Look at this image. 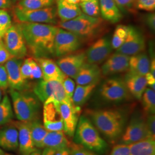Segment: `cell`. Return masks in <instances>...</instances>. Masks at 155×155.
<instances>
[{
    "label": "cell",
    "instance_id": "40",
    "mask_svg": "<svg viewBox=\"0 0 155 155\" xmlns=\"http://www.w3.org/2000/svg\"><path fill=\"white\" fill-rule=\"evenodd\" d=\"M121 12H132L135 8V0H114Z\"/></svg>",
    "mask_w": 155,
    "mask_h": 155
},
{
    "label": "cell",
    "instance_id": "25",
    "mask_svg": "<svg viewBox=\"0 0 155 155\" xmlns=\"http://www.w3.org/2000/svg\"><path fill=\"white\" fill-rule=\"evenodd\" d=\"M150 61L147 55L143 52L130 56L129 71L132 74L145 76L150 71Z\"/></svg>",
    "mask_w": 155,
    "mask_h": 155
},
{
    "label": "cell",
    "instance_id": "27",
    "mask_svg": "<svg viewBox=\"0 0 155 155\" xmlns=\"http://www.w3.org/2000/svg\"><path fill=\"white\" fill-rule=\"evenodd\" d=\"M70 143L63 131H50L45 136L43 142V148L60 150L69 147Z\"/></svg>",
    "mask_w": 155,
    "mask_h": 155
},
{
    "label": "cell",
    "instance_id": "35",
    "mask_svg": "<svg viewBox=\"0 0 155 155\" xmlns=\"http://www.w3.org/2000/svg\"><path fill=\"white\" fill-rule=\"evenodd\" d=\"M127 33V26L124 25H118L113 33L111 44L113 49L117 50L125 41Z\"/></svg>",
    "mask_w": 155,
    "mask_h": 155
},
{
    "label": "cell",
    "instance_id": "52",
    "mask_svg": "<svg viewBox=\"0 0 155 155\" xmlns=\"http://www.w3.org/2000/svg\"><path fill=\"white\" fill-rule=\"evenodd\" d=\"M30 155H41V153L40 151H38L37 150L35 152H32Z\"/></svg>",
    "mask_w": 155,
    "mask_h": 155
},
{
    "label": "cell",
    "instance_id": "41",
    "mask_svg": "<svg viewBox=\"0 0 155 155\" xmlns=\"http://www.w3.org/2000/svg\"><path fill=\"white\" fill-rule=\"evenodd\" d=\"M110 155H130L129 145L123 143L117 145L113 148Z\"/></svg>",
    "mask_w": 155,
    "mask_h": 155
},
{
    "label": "cell",
    "instance_id": "31",
    "mask_svg": "<svg viewBox=\"0 0 155 155\" xmlns=\"http://www.w3.org/2000/svg\"><path fill=\"white\" fill-rule=\"evenodd\" d=\"M56 0H20L16 6L17 8L27 10H35L50 7Z\"/></svg>",
    "mask_w": 155,
    "mask_h": 155
},
{
    "label": "cell",
    "instance_id": "49",
    "mask_svg": "<svg viewBox=\"0 0 155 155\" xmlns=\"http://www.w3.org/2000/svg\"><path fill=\"white\" fill-rule=\"evenodd\" d=\"M54 155H70V149L67 147L56 150Z\"/></svg>",
    "mask_w": 155,
    "mask_h": 155
},
{
    "label": "cell",
    "instance_id": "57",
    "mask_svg": "<svg viewBox=\"0 0 155 155\" xmlns=\"http://www.w3.org/2000/svg\"></svg>",
    "mask_w": 155,
    "mask_h": 155
},
{
    "label": "cell",
    "instance_id": "46",
    "mask_svg": "<svg viewBox=\"0 0 155 155\" xmlns=\"http://www.w3.org/2000/svg\"><path fill=\"white\" fill-rule=\"evenodd\" d=\"M146 23L147 26L152 30L155 31V13H149L146 17Z\"/></svg>",
    "mask_w": 155,
    "mask_h": 155
},
{
    "label": "cell",
    "instance_id": "38",
    "mask_svg": "<svg viewBox=\"0 0 155 155\" xmlns=\"http://www.w3.org/2000/svg\"><path fill=\"white\" fill-rule=\"evenodd\" d=\"M64 92L66 94L67 97L72 100V95L75 89V83L72 79V78L68 77L66 75L63 78L62 82Z\"/></svg>",
    "mask_w": 155,
    "mask_h": 155
},
{
    "label": "cell",
    "instance_id": "48",
    "mask_svg": "<svg viewBox=\"0 0 155 155\" xmlns=\"http://www.w3.org/2000/svg\"><path fill=\"white\" fill-rule=\"evenodd\" d=\"M11 6V0H0V9H9Z\"/></svg>",
    "mask_w": 155,
    "mask_h": 155
},
{
    "label": "cell",
    "instance_id": "56",
    "mask_svg": "<svg viewBox=\"0 0 155 155\" xmlns=\"http://www.w3.org/2000/svg\"><path fill=\"white\" fill-rule=\"evenodd\" d=\"M13 1H20V0H13Z\"/></svg>",
    "mask_w": 155,
    "mask_h": 155
},
{
    "label": "cell",
    "instance_id": "1",
    "mask_svg": "<svg viewBox=\"0 0 155 155\" xmlns=\"http://www.w3.org/2000/svg\"><path fill=\"white\" fill-rule=\"evenodd\" d=\"M27 49L37 58L54 54V44L58 27L41 23L18 22Z\"/></svg>",
    "mask_w": 155,
    "mask_h": 155
},
{
    "label": "cell",
    "instance_id": "4",
    "mask_svg": "<svg viewBox=\"0 0 155 155\" xmlns=\"http://www.w3.org/2000/svg\"><path fill=\"white\" fill-rule=\"evenodd\" d=\"M10 94L17 118L22 122L35 120L39 109L38 100L32 95L13 89H11Z\"/></svg>",
    "mask_w": 155,
    "mask_h": 155
},
{
    "label": "cell",
    "instance_id": "33",
    "mask_svg": "<svg viewBox=\"0 0 155 155\" xmlns=\"http://www.w3.org/2000/svg\"><path fill=\"white\" fill-rule=\"evenodd\" d=\"M141 98L144 111L149 114H154L155 112V90L150 88H146Z\"/></svg>",
    "mask_w": 155,
    "mask_h": 155
},
{
    "label": "cell",
    "instance_id": "15",
    "mask_svg": "<svg viewBox=\"0 0 155 155\" xmlns=\"http://www.w3.org/2000/svg\"><path fill=\"white\" fill-rule=\"evenodd\" d=\"M59 107L63 121V132L73 136L77 125L80 107L74 105L72 101L59 102Z\"/></svg>",
    "mask_w": 155,
    "mask_h": 155
},
{
    "label": "cell",
    "instance_id": "32",
    "mask_svg": "<svg viewBox=\"0 0 155 155\" xmlns=\"http://www.w3.org/2000/svg\"><path fill=\"white\" fill-rule=\"evenodd\" d=\"M13 118L11 103L7 95L0 101V126L10 122Z\"/></svg>",
    "mask_w": 155,
    "mask_h": 155
},
{
    "label": "cell",
    "instance_id": "2",
    "mask_svg": "<svg viewBox=\"0 0 155 155\" xmlns=\"http://www.w3.org/2000/svg\"><path fill=\"white\" fill-rule=\"evenodd\" d=\"M59 28L70 31L81 39L94 38L103 30L104 20L98 17L90 16L84 13L66 21L58 22Z\"/></svg>",
    "mask_w": 155,
    "mask_h": 155
},
{
    "label": "cell",
    "instance_id": "14",
    "mask_svg": "<svg viewBox=\"0 0 155 155\" xmlns=\"http://www.w3.org/2000/svg\"><path fill=\"white\" fill-rule=\"evenodd\" d=\"M86 62V53L78 52L61 57L56 61V63L61 71L66 76L75 79L80 69Z\"/></svg>",
    "mask_w": 155,
    "mask_h": 155
},
{
    "label": "cell",
    "instance_id": "11",
    "mask_svg": "<svg viewBox=\"0 0 155 155\" xmlns=\"http://www.w3.org/2000/svg\"><path fill=\"white\" fill-rule=\"evenodd\" d=\"M145 48V41L143 33L133 26H127L126 39L116 52L130 56L143 52Z\"/></svg>",
    "mask_w": 155,
    "mask_h": 155
},
{
    "label": "cell",
    "instance_id": "53",
    "mask_svg": "<svg viewBox=\"0 0 155 155\" xmlns=\"http://www.w3.org/2000/svg\"><path fill=\"white\" fill-rule=\"evenodd\" d=\"M0 155H5V153L3 152V150L0 148Z\"/></svg>",
    "mask_w": 155,
    "mask_h": 155
},
{
    "label": "cell",
    "instance_id": "28",
    "mask_svg": "<svg viewBox=\"0 0 155 155\" xmlns=\"http://www.w3.org/2000/svg\"><path fill=\"white\" fill-rule=\"evenodd\" d=\"M129 145L130 155H155V140L144 139Z\"/></svg>",
    "mask_w": 155,
    "mask_h": 155
},
{
    "label": "cell",
    "instance_id": "39",
    "mask_svg": "<svg viewBox=\"0 0 155 155\" xmlns=\"http://www.w3.org/2000/svg\"><path fill=\"white\" fill-rule=\"evenodd\" d=\"M135 8L147 12L155 11V0H135Z\"/></svg>",
    "mask_w": 155,
    "mask_h": 155
},
{
    "label": "cell",
    "instance_id": "18",
    "mask_svg": "<svg viewBox=\"0 0 155 155\" xmlns=\"http://www.w3.org/2000/svg\"><path fill=\"white\" fill-rule=\"evenodd\" d=\"M129 56L115 52L109 56L101 68L102 74L111 75L125 72L129 69Z\"/></svg>",
    "mask_w": 155,
    "mask_h": 155
},
{
    "label": "cell",
    "instance_id": "16",
    "mask_svg": "<svg viewBox=\"0 0 155 155\" xmlns=\"http://www.w3.org/2000/svg\"><path fill=\"white\" fill-rule=\"evenodd\" d=\"M147 139L152 138L148 132L146 122L142 118H135L132 120L127 127L121 141L123 144H130Z\"/></svg>",
    "mask_w": 155,
    "mask_h": 155
},
{
    "label": "cell",
    "instance_id": "19",
    "mask_svg": "<svg viewBox=\"0 0 155 155\" xmlns=\"http://www.w3.org/2000/svg\"><path fill=\"white\" fill-rule=\"evenodd\" d=\"M18 132V148L21 155H30L36 150L31 136L29 122H15Z\"/></svg>",
    "mask_w": 155,
    "mask_h": 155
},
{
    "label": "cell",
    "instance_id": "47",
    "mask_svg": "<svg viewBox=\"0 0 155 155\" xmlns=\"http://www.w3.org/2000/svg\"><path fill=\"white\" fill-rule=\"evenodd\" d=\"M145 77L147 80V85H149L150 87V89L155 90V77L153 76L150 72H148Z\"/></svg>",
    "mask_w": 155,
    "mask_h": 155
},
{
    "label": "cell",
    "instance_id": "45",
    "mask_svg": "<svg viewBox=\"0 0 155 155\" xmlns=\"http://www.w3.org/2000/svg\"><path fill=\"white\" fill-rule=\"evenodd\" d=\"M70 155H95L91 151L85 150L82 147L74 145L71 146L70 150Z\"/></svg>",
    "mask_w": 155,
    "mask_h": 155
},
{
    "label": "cell",
    "instance_id": "8",
    "mask_svg": "<svg viewBox=\"0 0 155 155\" xmlns=\"http://www.w3.org/2000/svg\"><path fill=\"white\" fill-rule=\"evenodd\" d=\"M5 47L12 56L21 59L27 55V47L22 32L18 26L12 25L2 38Z\"/></svg>",
    "mask_w": 155,
    "mask_h": 155
},
{
    "label": "cell",
    "instance_id": "42",
    "mask_svg": "<svg viewBox=\"0 0 155 155\" xmlns=\"http://www.w3.org/2000/svg\"><path fill=\"white\" fill-rule=\"evenodd\" d=\"M12 58V56L10 55L5 47L2 39L0 38V64L5 63Z\"/></svg>",
    "mask_w": 155,
    "mask_h": 155
},
{
    "label": "cell",
    "instance_id": "51",
    "mask_svg": "<svg viewBox=\"0 0 155 155\" xmlns=\"http://www.w3.org/2000/svg\"><path fill=\"white\" fill-rule=\"evenodd\" d=\"M66 2L72 4H79L81 2L80 0H65Z\"/></svg>",
    "mask_w": 155,
    "mask_h": 155
},
{
    "label": "cell",
    "instance_id": "37",
    "mask_svg": "<svg viewBox=\"0 0 155 155\" xmlns=\"http://www.w3.org/2000/svg\"><path fill=\"white\" fill-rule=\"evenodd\" d=\"M34 59L32 58H28L22 61L21 66V72L22 76L25 79H32V72H33V63Z\"/></svg>",
    "mask_w": 155,
    "mask_h": 155
},
{
    "label": "cell",
    "instance_id": "26",
    "mask_svg": "<svg viewBox=\"0 0 155 155\" xmlns=\"http://www.w3.org/2000/svg\"><path fill=\"white\" fill-rule=\"evenodd\" d=\"M56 13L61 21H66L82 13L79 4H72L65 0H56Z\"/></svg>",
    "mask_w": 155,
    "mask_h": 155
},
{
    "label": "cell",
    "instance_id": "21",
    "mask_svg": "<svg viewBox=\"0 0 155 155\" xmlns=\"http://www.w3.org/2000/svg\"><path fill=\"white\" fill-rule=\"evenodd\" d=\"M35 60L41 69L43 80L62 82L66 75L61 71L55 61L47 58H36Z\"/></svg>",
    "mask_w": 155,
    "mask_h": 155
},
{
    "label": "cell",
    "instance_id": "12",
    "mask_svg": "<svg viewBox=\"0 0 155 155\" xmlns=\"http://www.w3.org/2000/svg\"><path fill=\"white\" fill-rule=\"evenodd\" d=\"M43 123L48 132L63 131L64 124L58 101H48L44 103Z\"/></svg>",
    "mask_w": 155,
    "mask_h": 155
},
{
    "label": "cell",
    "instance_id": "30",
    "mask_svg": "<svg viewBox=\"0 0 155 155\" xmlns=\"http://www.w3.org/2000/svg\"><path fill=\"white\" fill-rule=\"evenodd\" d=\"M33 144L36 148H42L43 142L48 131L37 120L29 122Z\"/></svg>",
    "mask_w": 155,
    "mask_h": 155
},
{
    "label": "cell",
    "instance_id": "9",
    "mask_svg": "<svg viewBox=\"0 0 155 155\" xmlns=\"http://www.w3.org/2000/svg\"><path fill=\"white\" fill-rule=\"evenodd\" d=\"M81 46V40L72 32L58 27L54 44V54L62 57L76 52Z\"/></svg>",
    "mask_w": 155,
    "mask_h": 155
},
{
    "label": "cell",
    "instance_id": "17",
    "mask_svg": "<svg viewBox=\"0 0 155 155\" xmlns=\"http://www.w3.org/2000/svg\"><path fill=\"white\" fill-rule=\"evenodd\" d=\"M21 59L12 58L5 63L8 85L11 89L21 91L27 87V80L22 76L21 72Z\"/></svg>",
    "mask_w": 155,
    "mask_h": 155
},
{
    "label": "cell",
    "instance_id": "54",
    "mask_svg": "<svg viewBox=\"0 0 155 155\" xmlns=\"http://www.w3.org/2000/svg\"><path fill=\"white\" fill-rule=\"evenodd\" d=\"M2 100V92H1V90L0 88V101Z\"/></svg>",
    "mask_w": 155,
    "mask_h": 155
},
{
    "label": "cell",
    "instance_id": "36",
    "mask_svg": "<svg viewBox=\"0 0 155 155\" xmlns=\"http://www.w3.org/2000/svg\"><path fill=\"white\" fill-rule=\"evenodd\" d=\"M12 25L11 17L5 9H0V38H2L4 35Z\"/></svg>",
    "mask_w": 155,
    "mask_h": 155
},
{
    "label": "cell",
    "instance_id": "7",
    "mask_svg": "<svg viewBox=\"0 0 155 155\" xmlns=\"http://www.w3.org/2000/svg\"><path fill=\"white\" fill-rule=\"evenodd\" d=\"M33 91L38 99L43 103L48 101L58 102L72 101L67 97L61 82L56 80L42 79L35 85Z\"/></svg>",
    "mask_w": 155,
    "mask_h": 155
},
{
    "label": "cell",
    "instance_id": "55",
    "mask_svg": "<svg viewBox=\"0 0 155 155\" xmlns=\"http://www.w3.org/2000/svg\"><path fill=\"white\" fill-rule=\"evenodd\" d=\"M81 2H83V1H89V0H80Z\"/></svg>",
    "mask_w": 155,
    "mask_h": 155
},
{
    "label": "cell",
    "instance_id": "44",
    "mask_svg": "<svg viewBox=\"0 0 155 155\" xmlns=\"http://www.w3.org/2000/svg\"><path fill=\"white\" fill-rule=\"evenodd\" d=\"M9 87L8 76L5 68L0 64V88L5 90Z\"/></svg>",
    "mask_w": 155,
    "mask_h": 155
},
{
    "label": "cell",
    "instance_id": "20",
    "mask_svg": "<svg viewBox=\"0 0 155 155\" xmlns=\"http://www.w3.org/2000/svg\"><path fill=\"white\" fill-rule=\"evenodd\" d=\"M101 75L102 72L98 64L86 62L80 69L75 79L78 85L97 84Z\"/></svg>",
    "mask_w": 155,
    "mask_h": 155
},
{
    "label": "cell",
    "instance_id": "34",
    "mask_svg": "<svg viewBox=\"0 0 155 155\" xmlns=\"http://www.w3.org/2000/svg\"><path fill=\"white\" fill-rule=\"evenodd\" d=\"M79 5L84 14L94 17L100 16L99 0H89L80 2Z\"/></svg>",
    "mask_w": 155,
    "mask_h": 155
},
{
    "label": "cell",
    "instance_id": "3",
    "mask_svg": "<svg viewBox=\"0 0 155 155\" xmlns=\"http://www.w3.org/2000/svg\"><path fill=\"white\" fill-rule=\"evenodd\" d=\"M94 125L107 138L115 139L122 133L124 118L116 110H98L89 111Z\"/></svg>",
    "mask_w": 155,
    "mask_h": 155
},
{
    "label": "cell",
    "instance_id": "5",
    "mask_svg": "<svg viewBox=\"0 0 155 155\" xmlns=\"http://www.w3.org/2000/svg\"><path fill=\"white\" fill-rule=\"evenodd\" d=\"M75 130V140L78 143L89 150L97 152H102L106 148L105 141L86 117L82 116L80 118Z\"/></svg>",
    "mask_w": 155,
    "mask_h": 155
},
{
    "label": "cell",
    "instance_id": "43",
    "mask_svg": "<svg viewBox=\"0 0 155 155\" xmlns=\"http://www.w3.org/2000/svg\"><path fill=\"white\" fill-rule=\"evenodd\" d=\"M148 132L150 137L153 140L155 139V117L154 114H150L147 120L145 121Z\"/></svg>",
    "mask_w": 155,
    "mask_h": 155
},
{
    "label": "cell",
    "instance_id": "24",
    "mask_svg": "<svg viewBox=\"0 0 155 155\" xmlns=\"http://www.w3.org/2000/svg\"><path fill=\"white\" fill-rule=\"evenodd\" d=\"M0 147L8 150L18 148V132L15 126H6L0 129Z\"/></svg>",
    "mask_w": 155,
    "mask_h": 155
},
{
    "label": "cell",
    "instance_id": "13",
    "mask_svg": "<svg viewBox=\"0 0 155 155\" xmlns=\"http://www.w3.org/2000/svg\"><path fill=\"white\" fill-rule=\"evenodd\" d=\"M111 41L106 37L98 39L87 50L86 62L91 64H100L110 55L113 51Z\"/></svg>",
    "mask_w": 155,
    "mask_h": 155
},
{
    "label": "cell",
    "instance_id": "50",
    "mask_svg": "<svg viewBox=\"0 0 155 155\" xmlns=\"http://www.w3.org/2000/svg\"><path fill=\"white\" fill-rule=\"evenodd\" d=\"M55 150H53L50 148H45L41 155H54Z\"/></svg>",
    "mask_w": 155,
    "mask_h": 155
},
{
    "label": "cell",
    "instance_id": "29",
    "mask_svg": "<svg viewBox=\"0 0 155 155\" xmlns=\"http://www.w3.org/2000/svg\"><path fill=\"white\" fill-rule=\"evenodd\" d=\"M96 86V83L87 85L78 84L72 95V101L74 105L79 107L83 105L92 94Z\"/></svg>",
    "mask_w": 155,
    "mask_h": 155
},
{
    "label": "cell",
    "instance_id": "22",
    "mask_svg": "<svg viewBox=\"0 0 155 155\" xmlns=\"http://www.w3.org/2000/svg\"><path fill=\"white\" fill-rule=\"evenodd\" d=\"M124 82L129 92L136 98L140 100L147 86L145 76L129 72L125 75Z\"/></svg>",
    "mask_w": 155,
    "mask_h": 155
},
{
    "label": "cell",
    "instance_id": "10",
    "mask_svg": "<svg viewBox=\"0 0 155 155\" xmlns=\"http://www.w3.org/2000/svg\"><path fill=\"white\" fill-rule=\"evenodd\" d=\"M101 95L106 101L120 102L125 100L129 91L124 81L119 78H110L102 84L100 88Z\"/></svg>",
    "mask_w": 155,
    "mask_h": 155
},
{
    "label": "cell",
    "instance_id": "6",
    "mask_svg": "<svg viewBox=\"0 0 155 155\" xmlns=\"http://www.w3.org/2000/svg\"><path fill=\"white\" fill-rule=\"evenodd\" d=\"M13 15L18 22H34L48 24L56 23V9L52 6L35 10L23 9L15 6L13 9Z\"/></svg>",
    "mask_w": 155,
    "mask_h": 155
},
{
    "label": "cell",
    "instance_id": "23",
    "mask_svg": "<svg viewBox=\"0 0 155 155\" xmlns=\"http://www.w3.org/2000/svg\"><path fill=\"white\" fill-rule=\"evenodd\" d=\"M100 15L103 20L111 23L119 22L122 18V14L114 0H99Z\"/></svg>",
    "mask_w": 155,
    "mask_h": 155
}]
</instances>
